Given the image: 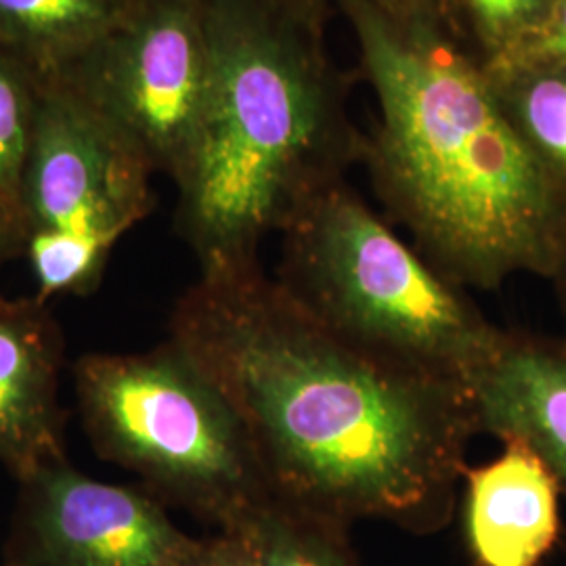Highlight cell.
I'll use <instances>...</instances> for the list:
<instances>
[{
  "mask_svg": "<svg viewBox=\"0 0 566 566\" xmlns=\"http://www.w3.org/2000/svg\"><path fill=\"white\" fill-rule=\"evenodd\" d=\"M168 340L238 413L273 497L346 526L451 518L481 432L464 388L350 343L261 264L200 273Z\"/></svg>",
  "mask_w": 566,
  "mask_h": 566,
  "instance_id": "6da1fadb",
  "label": "cell"
},
{
  "mask_svg": "<svg viewBox=\"0 0 566 566\" xmlns=\"http://www.w3.org/2000/svg\"><path fill=\"white\" fill-rule=\"evenodd\" d=\"M378 120L364 137L376 193L449 282L495 290L554 277L566 256V189L507 118L485 67L441 15L340 4Z\"/></svg>",
  "mask_w": 566,
  "mask_h": 566,
  "instance_id": "7a4b0ae2",
  "label": "cell"
},
{
  "mask_svg": "<svg viewBox=\"0 0 566 566\" xmlns=\"http://www.w3.org/2000/svg\"><path fill=\"white\" fill-rule=\"evenodd\" d=\"M210 74L182 166L177 231L203 271L261 264L259 250L361 160L325 21L282 0H203Z\"/></svg>",
  "mask_w": 566,
  "mask_h": 566,
  "instance_id": "3957f363",
  "label": "cell"
},
{
  "mask_svg": "<svg viewBox=\"0 0 566 566\" xmlns=\"http://www.w3.org/2000/svg\"><path fill=\"white\" fill-rule=\"evenodd\" d=\"M277 280L350 343L472 395L504 329L346 185L283 227Z\"/></svg>",
  "mask_w": 566,
  "mask_h": 566,
  "instance_id": "277c9868",
  "label": "cell"
},
{
  "mask_svg": "<svg viewBox=\"0 0 566 566\" xmlns=\"http://www.w3.org/2000/svg\"><path fill=\"white\" fill-rule=\"evenodd\" d=\"M72 378L97 458L133 472L164 506L231 533L273 497L238 413L172 340L82 355Z\"/></svg>",
  "mask_w": 566,
  "mask_h": 566,
  "instance_id": "5b68a950",
  "label": "cell"
},
{
  "mask_svg": "<svg viewBox=\"0 0 566 566\" xmlns=\"http://www.w3.org/2000/svg\"><path fill=\"white\" fill-rule=\"evenodd\" d=\"M154 168L61 84L42 86L21 175L23 254L34 296L84 298L99 290L112 252L156 206Z\"/></svg>",
  "mask_w": 566,
  "mask_h": 566,
  "instance_id": "8992f818",
  "label": "cell"
},
{
  "mask_svg": "<svg viewBox=\"0 0 566 566\" xmlns=\"http://www.w3.org/2000/svg\"><path fill=\"white\" fill-rule=\"evenodd\" d=\"M210 74L203 0H130L61 81L130 143L154 172L179 179Z\"/></svg>",
  "mask_w": 566,
  "mask_h": 566,
  "instance_id": "52a82bcc",
  "label": "cell"
},
{
  "mask_svg": "<svg viewBox=\"0 0 566 566\" xmlns=\"http://www.w3.org/2000/svg\"><path fill=\"white\" fill-rule=\"evenodd\" d=\"M193 537L143 486L63 460L18 481L4 558L21 566H179Z\"/></svg>",
  "mask_w": 566,
  "mask_h": 566,
  "instance_id": "ba28073f",
  "label": "cell"
},
{
  "mask_svg": "<svg viewBox=\"0 0 566 566\" xmlns=\"http://www.w3.org/2000/svg\"><path fill=\"white\" fill-rule=\"evenodd\" d=\"M63 365L65 336L51 303L0 298V465L15 483L67 460Z\"/></svg>",
  "mask_w": 566,
  "mask_h": 566,
  "instance_id": "9c48e42d",
  "label": "cell"
},
{
  "mask_svg": "<svg viewBox=\"0 0 566 566\" xmlns=\"http://www.w3.org/2000/svg\"><path fill=\"white\" fill-rule=\"evenodd\" d=\"M502 453L465 465L464 531L476 566H539L560 539V485L521 439Z\"/></svg>",
  "mask_w": 566,
  "mask_h": 566,
  "instance_id": "30bf717a",
  "label": "cell"
},
{
  "mask_svg": "<svg viewBox=\"0 0 566 566\" xmlns=\"http://www.w3.org/2000/svg\"><path fill=\"white\" fill-rule=\"evenodd\" d=\"M472 399L481 432L525 441L566 495V340L506 332Z\"/></svg>",
  "mask_w": 566,
  "mask_h": 566,
  "instance_id": "8fae6325",
  "label": "cell"
},
{
  "mask_svg": "<svg viewBox=\"0 0 566 566\" xmlns=\"http://www.w3.org/2000/svg\"><path fill=\"white\" fill-rule=\"evenodd\" d=\"M130 0H0V46L57 82L124 18Z\"/></svg>",
  "mask_w": 566,
  "mask_h": 566,
  "instance_id": "7c38bea8",
  "label": "cell"
},
{
  "mask_svg": "<svg viewBox=\"0 0 566 566\" xmlns=\"http://www.w3.org/2000/svg\"><path fill=\"white\" fill-rule=\"evenodd\" d=\"M231 535L242 539L256 566H357L348 526L277 497L252 512Z\"/></svg>",
  "mask_w": 566,
  "mask_h": 566,
  "instance_id": "4fadbf2b",
  "label": "cell"
},
{
  "mask_svg": "<svg viewBox=\"0 0 566 566\" xmlns=\"http://www.w3.org/2000/svg\"><path fill=\"white\" fill-rule=\"evenodd\" d=\"M533 154L566 189V65L486 70Z\"/></svg>",
  "mask_w": 566,
  "mask_h": 566,
  "instance_id": "5bb4252c",
  "label": "cell"
},
{
  "mask_svg": "<svg viewBox=\"0 0 566 566\" xmlns=\"http://www.w3.org/2000/svg\"><path fill=\"white\" fill-rule=\"evenodd\" d=\"M554 0H437L449 34L483 67L504 60Z\"/></svg>",
  "mask_w": 566,
  "mask_h": 566,
  "instance_id": "9a60e30c",
  "label": "cell"
},
{
  "mask_svg": "<svg viewBox=\"0 0 566 566\" xmlns=\"http://www.w3.org/2000/svg\"><path fill=\"white\" fill-rule=\"evenodd\" d=\"M44 84L20 57L0 46V193L15 202Z\"/></svg>",
  "mask_w": 566,
  "mask_h": 566,
  "instance_id": "2e32d148",
  "label": "cell"
},
{
  "mask_svg": "<svg viewBox=\"0 0 566 566\" xmlns=\"http://www.w3.org/2000/svg\"><path fill=\"white\" fill-rule=\"evenodd\" d=\"M533 65H566V0H554L544 20L518 42L495 67H533Z\"/></svg>",
  "mask_w": 566,
  "mask_h": 566,
  "instance_id": "e0dca14e",
  "label": "cell"
},
{
  "mask_svg": "<svg viewBox=\"0 0 566 566\" xmlns=\"http://www.w3.org/2000/svg\"><path fill=\"white\" fill-rule=\"evenodd\" d=\"M179 566H256V563L238 535L217 531L208 537H193Z\"/></svg>",
  "mask_w": 566,
  "mask_h": 566,
  "instance_id": "ac0fdd59",
  "label": "cell"
},
{
  "mask_svg": "<svg viewBox=\"0 0 566 566\" xmlns=\"http://www.w3.org/2000/svg\"><path fill=\"white\" fill-rule=\"evenodd\" d=\"M282 2L290 4V7H296L301 11H306V13H313L322 20H327L332 7L334 4L340 7L346 0H282ZM365 2H371V4L385 9L392 15H405V18L422 15V13L441 15L439 7H437V0H365Z\"/></svg>",
  "mask_w": 566,
  "mask_h": 566,
  "instance_id": "d6986e66",
  "label": "cell"
},
{
  "mask_svg": "<svg viewBox=\"0 0 566 566\" xmlns=\"http://www.w3.org/2000/svg\"><path fill=\"white\" fill-rule=\"evenodd\" d=\"M23 254V224L20 206L0 193V269Z\"/></svg>",
  "mask_w": 566,
  "mask_h": 566,
  "instance_id": "ffe728a7",
  "label": "cell"
},
{
  "mask_svg": "<svg viewBox=\"0 0 566 566\" xmlns=\"http://www.w3.org/2000/svg\"><path fill=\"white\" fill-rule=\"evenodd\" d=\"M554 280H556V285H558V296H560V304H563V311H565L566 315V256L563 264H560V269H558V273L554 275Z\"/></svg>",
  "mask_w": 566,
  "mask_h": 566,
  "instance_id": "44dd1931",
  "label": "cell"
},
{
  "mask_svg": "<svg viewBox=\"0 0 566 566\" xmlns=\"http://www.w3.org/2000/svg\"><path fill=\"white\" fill-rule=\"evenodd\" d=\"M0 566H21L20 563H15V560H9V558H2V563Z\"/></svg>",
  "mask_w": 566,
  "mask_h": 566,
  "instance_id": "7402d4cb",
  "label": "cell"
}]
</instances>
